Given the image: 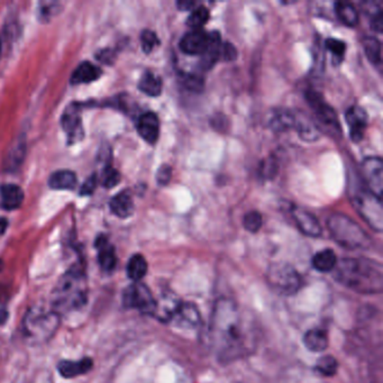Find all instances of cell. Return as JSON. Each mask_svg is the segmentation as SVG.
Wrapping results in <instances>:
<instances>
[{
    "label": "cell",
    "mask_w": 383,
    "mask_h": 383,
    "mask_svg": "<svg viewBox=\"0 0 383 383\" xmlns=\"http://www.w3.org/2000/svg\"><path fill=\"white\" fill-rule=\"evenodd\" d=\"M240 308L231 299H219L212 309L210 341L219 361H234L248 353V333Z\"/></svg>",
    "instance_id": "cell-1"
},
{
    "label": "cell",
    "mask_w": 383,
    "mask_h": 383,
    "mask_svg": "<svg viewBox=\"0 0 383 383\" xmlns=\"http://www.w3.org/2000/svg\"><path fill=\"white\" fill-rule=\"evenodd\" d=\"M334 276L339 284L355 293H382V267L372 260L343 259L334 269Z\"/></svg>",
    "instance_id": "cell-2"
},
{
    "label": "cell",
    "mask_w": 383,
    "mask_h": 383,
    "mask_svg": "<svg viewBox=\"0 0 383 383\" xmlns=\"http://www.w3.org/2000/svg\"><path fill=\"white\" fill-rule=\"evenodd\" d=\"M88 298L86 274L81 269L72 267L59 279L53 289L51 308L60 316L83 308Z\"/></svg>",
    "instance_id": "cell-3"
},
{
    "label": "cell",
    "mask_w": 383,
    "mask_h": 383,
    "mask_svg": "<svg viewBox=\"0 0 383 383\" xmlns=\"http://www.w3.org/2000/svg\"><path fill=\"white\" fill-rule=\"evenodd\" d=\"M61 316L52 308L35 306L28 309L23 320V335L30 344H45L56 335Z\"/></svg>",
    "instance_id": "cell-4"
},
{
    "label": "cell",
    "mask_w": 383,
    "mask_h": 383,
    "mask_svg": "<svg viewBox=\"0 0 383 383\" xmlns=\"http://www.w3.org/2000/svg\"><path fill=\"white\" fill-rule=\"evenodd\" d=\"M327 226L335 242L348 250L367 248L371 238L358 223L348 216L335 212L327 219Z\"/></svg>",
    "instance_id": "cell-5"
},
{
    "label": "cell",
    "mask_w": 383,
    "mask_h": 383,
    "mask_svg": "<svg viewBox=\"0 0 383 383\" xmlns=\"http://www.w3.org/2000/svg\"><path fill=\"white\" fill-rule=\"evenodd\" d=\"M352 202L358 215L367 221L371 229L379 233L382 232L383 207L380 198L367 189H361L355 191L352 196Z\"/></svg>",
    "instance_id": "cell-6"
},
{
    "label": "cell",
    "mask_w": 383,
    "mask_h": 383,
    "mask_svg": "<svg viewBox=\"0 0 383 383\" xmlns=\"http://www.w3.org/2000/svg\"><path fill=\"white\" fill-rule=\"evenodd\" d=\"M267 280L273 289L284 295H295L303 284L300 274L295 267L279 263L271 265L267 270Z\"/></svg>",
    "instance_id": "cell-7"
},
{
    "label": "cell",
    "mask_w": 383,
    "mask_h": 383,
    "mask_svg": "<svg viewBox=\"0 0 383 383\" xmlns=\"http://www.w3.org/2000/svg\"><path fill=\"white\" fill-rule=\"evenodd\" d=\"M123 305L125 308L136 309L142 314L153 316L157 308V300L147 286L142 282H134L125 289Z\"/></svg>",
    "instance_id": "cell-8"
},
{
    "label": "cell",
    "mask_w": 383,
    "mask_h": 383,
    "mask_svg": "<svg viewBox=\"0 0 383 383\" xmlns=\"http://www.w3.org/2000/svg\"><path fill=\"white\" fill-rule=\"evenodd\" d=\"M306 100L312 108L318 121L323 125L324 128L332 134H341V125L339 117L331 106L324 100L323 96L320 92L309 90L306 92Z\"/></svg>",
    "instance_id": "cell-9"
},
{
    "label": "cell",
    "mask_w": 383,
    "mask_h": 383,
    "mask_svg": "<svg viewBox=\"0 0 383 383\" xmlns=\"http://www.w3.org/2000/svg\"><path fill=\"white\" fill-rule=\"evenodd\" d=\"M362 174L367 190L381 199L383 191V162L380 157H369L362 162Z\"/></svg>",
    "instance_id": "cell-10"
},
{
    "label": "cell",
    "mask_w": 383,
    "mask_h": 383,
    "mask_svg": "<svg viewBox=\"0 0 383 383\" xmlns=\"http://www.w3.org/2000/svg\"><path fill=\"white\" fill-rule=\"evenodd\" d=\"M345 117H346V121L350 126L351 140L355 143L361 142L367 125V111L360 106H352L348 108V111L345 114Z\"/></svg>",
    "instance_id": "cell-11"
},
{
    "label": "cell",
    "mask_w": 383,
    "mask_h": 383,
    "mask_svg": "<svg viewBox=\"0 0 383 383\" xmlns=\"http://www.w3.org/2000/svg\"><path fill=\"white\" fill-rule=\"evenodd\" d=\"M208 43V33L202 30H191L180 41V50L188 56H202Z\"/></svg>",
    "instance_id": "cell-12"
},
{
    "label": "cell",
    "mask_w": 383,
    "mask_h": 383,
    "mask_svg": "<svg viewBox=\"0 0 383 383\" xmlns=\"http://www.w3.org/2000/svg\"><path fill=\"white\" fill-rule=\"evenodd\" d=\"M291 212L293 221L301 233L310 237H320L322 235V226L314 214L297 207H293Z\"/></svg>",
    "instance_id": "cell-13"
},
{
    "label": "cell",
    "mask_w": 383,
    "mask_h": 383,
    "mask_svg": "<svg viewBox=\"0 0 383 383\" xmlns=\"http://www.w3.org/2000/svg\"><path fill=\"white\" fill-rule=\"evenodd\" d=\"M221 44L223 43L219 32L214 30L208 33V43L199 62L202 70H210L217 63V61L221 59Z\"/></svg>",
    "instance_id": "cell-14"
},
{
    "label": "cell",
    "mask_w": 383,
    "mask_h": 383,
    "mask_svg": "<svg viewBox=\"0 0 383 383\" xmlns=\"http://www.w3.org/2000/svg\"><path fill=\"white\" fill-rule=\"evenodd\" d=\"M138 132L144 141L149 144L157 143L160 133V121L157 114L147 111L143 114L138 121Z\"/></svg>",
    "instance_id": "cell-15"
},
{
    "label": "cell",
    "mask_w": 383,
    "mask_h": 383,
    "mask_svg": "<svg viewBox=\"0 0 383 383\" xmlns=\"http://www.w3.org/2000/svg\"><path fill=\"white\" fill-rule=\"evenodd\" d=\"M172 322L179 327L196 328L200 324V314L193 303H180Z\"/></svg>",
    "instance_id": "cell-16"
},
{
    "label": "cell",
    "mask_w": 383,
    "mask_h": 383,
    "mask_svg": "<svg viewBox=\"0 0 383 383\" xmlns=\"http://www.w3.org/2000/svg\"><path fill=\"white\" fill-rule=\"evenodd\" d=\"M92 360L89 358H81L78 361L64 360L58 364V371L63 378H77L79 375L88 373L92 369Z\"/></svg>",
    "instance_id": "cell-17"
},
{
    "label": "cell",
    "mask_w": 383,
    "mask_h": 383,
    "mask_svg": "<svg viewBox=\"0 0 383 383\" xmlns=\"http://www.w3.org/2000/svg\"><path fill=\"white\" fill-rule=\"evenodd\" d=\"M98 248V261L102 271L111 273L115 270L117 265V257L115 248L108 243L105 236H100L96 243Z\"/></svg>",
    "instance_id": "cell-18"
},
{
    "label": "cell",
    "mask_w": 383,
    "mask_h": 383,
    "mask_svg": "<svg viewBox=\"0 0 383 383\" xmlns=\"http://www.w3.org/2000/svg\"><path fill=\"white\" fill-rule=\"evenodd\" d=\"M62 126L69 136L70 142L79 141L83 136V127H81L80 115L78 108L69 107L62 116Z\"/></svg>",
    "instance_id": "cell-19"
},
{
    "label": "cell",
    "mask_w": 383,
    "mask_h": 383,
    "mask_svg": "<svg viewBox=\"0 0 383 383\" xmlns=\"http://www.w3.org/2000/svg\"><path fill=\"white\" fill-rule=\"evenodd\" d=\"M111 210L119 218L130 217L134 212V202L130 191L124 190L117 193L111 200Z\"/></svg>",
    "instance_id": "cell-20"
},
{
    "label": "cell",
    "mask_w": 383,
    "mask_h": 383,
    "mask_svg": "<svg viewBox=\"0 0 383 383\" xmlns=\"http://www.w3.org/2000/svg\"><path fill=\"white\" fill-rule=\"evenodd\" d=\"M0 197H1V206L7 210L17 209L24 200V193L22 188L18 186L8 183L4 185L0 189Z\"/></svg>",
    "instance_id": "cell-21"
},
{
    "label": "cell",
    "mask_w": 383,
    "mask_h": 383,
    "mask_svg": "<svg viewBox=\"0 0 383 383\" xmlns=\"http://www.w3.org/2000/svg\"><path fill=\"white\" fill-rule=\"evenodd\" d=\"M303 344L309 351L315 353H320L328 348L327 332L322 328H312L309 329L303 336Z\"/></svg>",
    "instance_id": "cell-22"
},
{
    "label": "cell",
    "mask_w": 383,
    "mask_h": 383,
    "mask_svg": "<svg viewBox=\"0 0 383 383\" xmlns=\"http://www.w3.org/2000/svg\"><path fill=\"white\" fill-rule=\"evenodd\" d=\"M102 75V70L95 64L83 62L79 64L71 77L72 85H81L97 80Z\"/></svg>",
    "instance_id": "cell-23"
},
{
    "label": "cell",
    "mask_w": 383,
    "mask_h": 383,
    "mask_svg": "<svg viewBox=\"0 0 383 383\" xmlns=\"http://www.w3.org/2000/svg\"><path fill=\"white\" fill-rule=\"evenodd\" d=\"M296 125V116L293 111L286 109H278L273 111L272 116L269 118V126L274 132H284L293 128Z\"/></svg>",
    "instance_id": "cell-24"
},
{
    "label": "cell",
    "mask_w": 383,
    "mask_h": 383,
    "mask_svg": "<svg viewBox=\"0 0 383 383\" xmlns=\"http://www.w3.org/2000/svg\"><path fill=\"white\" fill-rule=\"evenodd\" d=\"M337 257L335 252L331 248H326L315 254L312 260V267L318 272L328 273L334 271L336 267Z\"/></svg>",
    "instance_id": "cell-25"
},
{
    "label": "cell",
    "mask_w": 383,
    "mask_h": 383,
    "mask_svg": "<svg viewBox=\"0 0 383 383\" xmlns=\"http://www.w3.org/2000/svg\"><path fill=\"white\" fill-rule=\"evenodd\" d=\"M49 185L54 190H71L77 186V176L69 170H61L51 176Z\"/></svg>",
    "instance_id": "cell-26"
},
{
    "label": "cell",
    "mask_w": 383,
    "mask_h": 383,
    "mask_svg": "<svg viewBox=\"0 0 383 383\" xmlns=\"http://www.w3.org/2000/svg\"><path fill=\"white\" fill-rule=\"evenodd\" d=\"M147 269H149V265L145 257L142 254H135L127 263V276L133 282H140L144 276H147Z\"/></svg>",
    "instance_id": "cell-27"
},
{
    "label": "cell",
    "mask_w": 383,
    "mask_h": 383,
    "mask_svg": "<svg viewBox=\"0 0 383 383\" xmlns=\"http://www.w3.org/2000/svg\"><path fill=\"white\" fill-rule=\"evenodd\" d=\"M138 89L150 97L160 96L162 92V80L159 75H155L153 72H145L140 79Z\"/></svg>",
    "instance_id": "cell-28"
},
{
    "label": "cell",
    "mask_w": 383,
    "mask_h": 383,
    "mask_svg": "<svg viewBox=\"0 0 383 383\" xmlns=\"http://www.w3.org/2000/svg\"><path fill=\"white\" fill-rule=\"evenodd\" d=\"M335 13H336L337 17L339 20L344 24V25L350 26V28H354L358 25V14L355 7L351 3H346V1H337L334 6Z\"/></svg>",
    "instance_id": "cell-29"
},
{
    "label": "cell",
    "mask_w": 383,
    "mask_h": 383,
    "mask_svg": "<svg viewBox=\"0 0 383 383\" xmlns=\"http://www.w3.org/2000/svg\"><path fill=\"white\" fill-rule=\"evenodd\" d=\"M296 127H297L299 135L305 141L312 142L316 141L320 138V132L317 127L312 124V121H308L307 118H296Z\"/></svg>",
    "instance_id": "cell-30"
},
{
    "label": "cell",
    "mask_w": 383,
    "mask_h": 383,
    "mask_svg": "<svg viewBox=\"0 0 383 383\" xmlns=\"http://www.w3.org/2000/svg\"><path fill=\"white\" fill-rule=\"evenodd\" d=\"M364 52L367 60L372 64H380L382 61L381 56V43L377 37L369 36L363 42Z\"/></svg>",
    "instance_id": "cell-31"
},
{
    "label": "cell",
    "mask_w": 383,
    "mask_h": 383,
    "mask_svg": "<svg viewBox=\"0 0 383 383\" xmlns=\"http://www.w3.org/2000/svg\"><path fill=\"white\" fill-rule=\"evenodd\" d=\"M209 20V11L205 6H199L193 9L187 20V25L191 30H202V26Z\"/></svg>",
    "instance_id": "cell-32"
},
{
    "label": "cell",
    "mask_w": 383,
    "mask_h": 383,
    "mask_svg": "<svg viewBox=\"0 0 383 383\" xmlns=\"http://www.w3.org/2000/svg\"><path fill=\"white\" fill-rule=\"evenodd\" d=\"M315 369L324 377H333L339 370V362L334 356L325 355L318 360Z\"/></svg>",
    "instance_id": "cell-33"
},
{
    "label": "cell",
    "mask_w": 383,
    "mask_h": 383,
    "mask_svg": "<svg viewBox=\"0 0 383 383\" xmlns=\"http://www.w3.org/2000/svg\"><path fill=\"white\" fill-rule=\"evenodd\" d=\"M326 49L333 53L334 62L339 63L344 59L346 52V44L344 42L337 39H327L325 42Z\"/></svg>",
    "instance_id": "cell-34"
},
{
    "label": "cell",
    "mask_w": 383,
    "mask_h": 383,
    "mask_svg": "<svg viewBox=\"0 0 383 383\" xmlns=\"http://www.w3.org/2000/svg\"><path fill=\"white\" fill-rule=\"evenodd\" d=\"M262 216H261V214H260L259 212H257V210L248 212V214L244 216V219H243L244 229L251 233L259 232L261 227H262Z\"/></svg>",
    "instance_id": "cell-35"
},
{
    "label": "cell",
    "mask_w": 383,
    "mask_h": 383,
    "mask_svg": "<svg viewBox=\"0 0 383 383\" xmlns=\"http://www.w3.org/2000/svg\"><path fill=\"white\" fill-rule=\"evenodd\" d=\"M182 83L188 90L193 91V92H202L204 90V79L198 75H193V73L183 75Z\"/></svg>",
    "instance_id": "cell-36"
},
{
    "label": "cell",
    "mask_w": 383,
    "mask_h": 383,
    "mask_svg": "<svg viewBox=\"0 0 383 383\" xmlns=\"http://www.w3.org/2000/svg\"><path fill=\"white\" fill-rule=\"evenodd\" d=\"M142 49L144 52L149 54L154 50V47L160 44V39H157V34L153 30H144L141 34Z\"/></svg>",
    "instance_id": "cell-37"
},
{
    "label": "cell",
    "mask_w": 383,
    "mask_h": 383,
    "mask_svg": "<svg viewBox=\"0 0 383 383\" xmlns=\"http://www.w3.org/2000/svg\"><path fill=\"white\" fill-rule=\"evenodd\" d=\"M119 181H121V174L111 166H107L100 177V182L105 188L115 187L118 185Z\"/></svg>",
    "instance_id": "cell-38"
},
{
    "label": "cell",
    "mask_w": 383,
    "mask_h": 383,
    "mask_svg": "<svg viewBox=\"0 0 383 383\" xmlns=\"http://www.w3.org/2000/svg\"><path fill=\"white\" fill-rule=\"evenodd\" d=\"M276 170H278L276 161V159H272V157H269L267 160L263 161L261 163V168H260V172L265 179H272L276 176Z\"/></svg>",
    "instance_id": "cell-39"
},
{
    "label": "cell",
    "mask_w": 383,
    "mask_h": 383,
    "mask_svg": "<svg viewBox=\"0 0 383 383\" xmlns=\"http://www.w3.org/2000/svg\"><path fill=\"white\" fill-rule=\"evenodd\" d=\"M25 154V149H24V144H20L16 147L11 150V153L8 155V163L11 168H17L20 166V161L23 160V157Z\"/></svg>",
    "instance_id": "cell-40"
},
{
    "label": "cell",
    "mask_w": 383,
    "mask_h": 383,
    "mask_svg": "<svg viewBox=\"0 0 383 383\" xmlns=\"http://www.w3.org/2000/svg\"><path fill=\"white\" fill-rule=\"evenodd\" d=\"M172 177V168L169 164H163L157 170V180L160 186L168 185Z\"/></svg>",
    "instance_id": "cell-41"
},
{
    "label": "cell",
    "mask_w": 383,
    "mask_h": 383,
    "mask_svg": "<svg viewBox=\"0 0 383 383\" xmlns=\"http://www.w3.org/2000/svg\"><path fill=\"white\" fill-rule=\"evenodd\" d=\"M237 56H238V53H237L236 47L232 43L226 42V43L221 44V58H223L224 61L232 62V61L236 60Z\"/></svg>",
    "instance_id": "cell-42"
},
{
    "label": "cell",
    "mask_w": 383,
    "mask_h": 383,
    "mask_svg": "<svg viewBox=\"0 0 383 383\" xmlns=\"http://www.w3.org/2000/svg\"><path fill=\"white\" fill-rule=\"evenodd\" d=\"M97 180L98 179H97L96 174H92L85 181L80 189L81 196H89V195L94 193L97 187Z\"/></svg>",
    "instance_id": "cell-43"
},
{
    "label": "cell",
    "mask_w": 383,
    "mask_h": 383,
    "mask_svg": "<svg viewBox=\"0 0 383 383\" xmlns=\"http://www.w3.org/2000/svg\"><path fill=\"white\" fill-rule=\"evenodd\" d=\"M370 25L375 32L377 33H382L383 30V14L382 11H378L377 14L372 15V18H371V22H370Z\"/></svg>",
    "instance_id": "cell-44"
},
{
    "label": "cell",
    "mask_w": 383,
    "mask_h": 383,
    "mask_svg": "<svg viewBox=\"0 0 383 383\" xmlns=\"http://www.w3.org/2000/svg\"><path fill=\"white\" fill-rule=\"evenodd\" d=\"M97 59L104 62V63L111 64V62H114V60H115V53L108 49V50H104L98 53Z\"/></svg>",
    "instance_id": "cell-45"
},
{
    "label": "cell",
    "mask_w": 383,
    "mask_h": 383,
    "mask_svg": "<svg viewBox=\"0 0 383 383\" xmlns=\"http://www.w3.org/2000/svg\"><path fill=\"white\" fill-rule=\"evenodd\" d=\"M176 6L181 11H191L196 6V3L191 1V0H179V1L176 3Z\"/></svg>",
    "instance_id": "cell-46"
},
{
    "label": "cell",
    "mask_w": 383,
    "mask_h": 383,
    "mask_svg": "<svg viewBox=\"0 0 383 383\" xmlns=\"http://www.w3.org/2000/svg\"><path fill=\"white\" fill-rule=\"evenodd\" d=\"M8 227V221L6 218L0 217V236L4 235V233L6 232V229Z\"/></svg>",
    "instance_id": "cell-47"
},
{
    "label": "cell",
    "mask_w": 383,
    "mask_h": 383,
    "mask_svg": "<svg viewBox=\"0 0 383 383\" xmlns=\"http://www.w3.org/2000/svg\"><path fill=\"white\" fill-rule=\"evenodd\" d=\"M7 312H5V310H0V324H3L4 322H6V320H7Z\"/></svg>",
    "instance_id": "cell-48"
},
{
    "label": "cell",
    "mask_w": 383,
    "mask_h": 383,
    "mask_svg": "<svg viewBox=\"0 0 383 383\" xmlns=\"http://www.w3.org/2000/svg\"><path fill=\"white\" fill-rule=\"evenodd\" d=\"M0 52H1V45H0Z\"/></svg>",
    "instance_id": "cell-49"
}]
</instances>
